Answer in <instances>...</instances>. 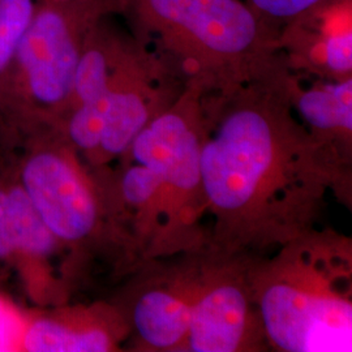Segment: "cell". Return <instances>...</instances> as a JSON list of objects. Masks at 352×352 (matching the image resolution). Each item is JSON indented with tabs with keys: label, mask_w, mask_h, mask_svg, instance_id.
I'll return each mask as SVG.
<instances>
[{
	"label": "cell",
	"mask_w": 352,
	"mask_h": 352,
	"mask_svg": "<svg viewBox=\"0 0 352 352\" xmlns=\"http://www.w3.org/2000/svg\"><path fill=\"white\" fill-rule=\"evenodd\" d=\"M190 113L192 102H183L151 118L129 146L138 164L161 176L164 184L182 190L196 188L201 180V145Z\"/></svg>",
	"instance_id": "8992f818"
},
{
	"label": "cell",
	"mask_w": 352,
	"mask_h": 352,
	"mask_svg": "<svg viewBox=\"0 0 352 352\" xmlns=\"http://www.w3.org/2000/svg\"><path fill=\"white\" fill-rule=\"evenodd\" d=\"M247 327V299L241 289L226 285L208 292L192 307L188 342L195 352H232Z\"/></svg>",
	"instance_id": "ba28073f"
},
{
	"label": "cell",
	"mask_w": 352,
	"mask_h": 352,
	"mask_svg": "<svg viewBox=\"0 0 352 352\" xmlns=\"http://www.w3.org/2000/svg\"><path fill=\"white\" fill-rule=\"evenodd\" d=\"M278 46L300 54L338 80L351 77L352 0H327L283 26Z\"/></svg>",
	"instance_id": "52a82bcc"
},
{
	"label": "cell",
	"mask_w": 352,
	"mask_h": 352,
	"mask_svg": "<svg viewBox=\"0 0 352 352\" xmlns=\"http://www.w3.org/2000/svg\"><path fill=\"white\" fill-rule=\"evenodd\" d=\"M113 346V337L103 327L41 314L28 317L20 351L104 352Z\"/></svg>",
	"instance_id": "30bf717a"
},
{
	"label": "cell",
	"mask_w": 352,
	"mask_h": 352,
	"mask_svg": "<svg viewBox=\"0 0 352 352\" xmlns=\"http://www.w3.org/2000/svg\"><path fill=\"white\" fill-rule=\"evenodd\" d=\"M0 264L16 267V250L7 210L6 180L3 171H0Z\"/></svg>",
	"instance_id": "e0dca14e"
},
{
	"label": "cell",
	"mask_w": 352,
	"mask_h": 352,
	"mask_svg": "<svg viewBox=\"0 0 352 352\" xmlns=\"http://www.w3.org/2000/svg\"><path fill=\"white\" fill-rule=\"evenodd\" d=\"M261 316L269 338L285 351L352 350L351 302L337 295L276 283L261 298Z\"/></svg>",
	"instance_id": "5b68a950"
},
{
	"label": "cell",
	"mask_w": 352,
	"mask_h": 352,
	"mask_svg": "<svg viewBox=\"0 0 352 352\" xmlns=\"http://www.w3.org/2000/svg\"><path fill=\"white\" fill-rule=\"evenodd\" d=\"M192 307L164 291H151L135 305L133 321L140 337L157 349L176 346L188 333Z\"/></svg>",
	"instance_id": "8fae6325"
},
{
	"label": "cell",
	"mask_w": 352,
	"mask_h": 352,
	"mask_svg": "<svg viewBox=\"0 0 352 352\" xmlns=\"http://www.w3.org/2000/svg\"><path fill=\"white\" fill-rule=\"evenodd\" d=\"M37 4L36 0H0V75L30 25Z\"/></svg>",
	"instance_id": "4fadbf2b"
},
{
	"label": "cell",
	"mask_w": 352,
	"mask_h": 352,
	"mask_svg": "<svg viewBox=\"0 0 352 352\" xmlns=\"http://www.w3.org/2000/svg\"><path fill=\"white\" fill-rule=\"evenodd\" d=\"M14 144L23 151L11 170L56 239L74 245L90 238L100 221L98 202L55 128H38Z\"/></svg>",
	"instance_id": "277c9868"
},
{
	"label": "cell",
	"mask_w": 352,
	"mask_h": 352,
	"mask_svg": "<svg viewBox=\"0 0 352 352\" xmlns=\"http://www.w3.org/2000/svg\"><path fill=\"white\" fill-rule=\"evenodd\" d=\"M276 154L274 113L260 103H239L201 149L200 183L208 199L219 210H243L274 167Z\"/></svg>",
	"instance_id": "3957f363"
},
{
	"label": "cell",
	"mask_w": 352,
	"mask_h": 352,
	"mask_svg": "<svg viewBox=\"0 0 352 352\" xmlns=\"http://www.w3.org/2000/svg\"><path fill=\"white\" fill-rule=\"evenodd\" d=\"M3 174L7 210L16 250V269L23 274L29 283L30 292H33L39 272L62 248V244L45 223L12 170H6Z\"/></svg>",
	"instance_id": "9c48e42d"
},
{
	"label": "cell",
	"mask_w": 352,
	"mask_h": 352,
	"mask_svg": "<svg viewBox=\"0 0 352 352\" xmlns=\"http://www.w3.org/2000/svg\"><path fill=\"white\" fill-rule=\"evenodd\" d=\"M327 0H245L252 11L264 21L287 25Z\"/></svg>",
	"instance_id": "5bb4252c"
},
{
	"label": "cell",
	"mask_w": 352,
	"mask_h": 352,
	"mask_svg": "<svg viewBox=\"0 0 352 352\" xmlns=\"http://www.w3.org/2000/svg\"><path fill=\"white\" fill-rule=\"evenodd\" d=\"M296 107L302 119L314 128L351 132V77L300 90L296 97Z\"/></svg>",
	"instance_id": "7c38bea8"
},
{
	"label": "cell",
	"mask_w": 352,
	"mask_h": 352,
	"mask_svg": "<svg viewBox=\"0 0 352 352\" xmlns=\"http://www.w3.org/2000/svg\"><path fill=\"white\" fill-rule=\"evenodd\" d=\"M111 0H39L33 20L0 75V139L16 142L54 126L68 109L90 29Z\"/></svg>",
	"instance_id": "6da1fadb"
},
{
	"label": "cell",
	"mask_w": 352,
	"mask_h": 352,
	"mask_svg": "<svg viewBox=\"0 0 352 352\" xmlns=\"http://www.w3.org/2000/svg\"><path fill=\"white\" fill-rule=\"evenodd\" d=\"M164 186L161 176L145 166H133L126 170L122 179V195L124 200L133 205L151 201L158 189Z\"/></svg>",
	"instance_id": "9a60e30c"
},
{
	"label": "cell",
	"mask_w": 352,
	"mask_h": 352,
	"mask_svg": "<svg viewBox=\"0 0 352 352\" xmlns=\"http://www.w3.org/2000/svg\"><path fill=\"white\" fill-rule=\"evenodd\" d=\"M28 317L0 291V351H20Z\"/></svg>",
	"instance_id": "2e32d148"
},
{
	"label": "cell",
	"mask_w": 352,
	"mask_h": 352,
	"mask_svg": "<svg viewBox=\"0 0 352 352\" xmlns=\"http://www.w3.org/2000/svg\"><path fill=\"white\" fill-rule=\"evenodd\" d=\"M141 34L188 67L239 71L266 60L278 36L243 0H111Z\"/></svg>",
	"instance_id": "7a4b0ae2"
}]
</instances>
